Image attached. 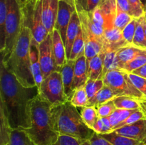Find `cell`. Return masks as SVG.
I'll return each mask as SVG.
<instances>
[{
  "label": "cell",
  "instance_id": "6da1fadb",
  "mask_svg": "<svg viewBox=\"0 0 146 145\" xmlns=\"http://www.w3.org/2000/svg\"><path fill=\"white\" fill-rule=\"evenodd\" d=\"M38 93L36 85L24 87L1 62L0 108L7 115L11 129L21 130L31 127V105Z\"/></svg>",
  "mask_w": 146,
  "mask_h": 145
},
{
  "label": "cell",
  "instance_id": "7a4b0ae2",
  "mask_svg": "<svg viewBox=\"0 0 146 145\" xmlns=\"http://www.w3.org/2000/svg\"><path fill=\"white\" fill-rule=\"evenodd\" d=\"M51 109L52 105L39 93L31 102V125L21 131L35 145H53L59 137L60 134L54 129Z\"/></svg>",
  "mask_w": 146,
  "mask_h": 145
},
{
  "label": "cell",
  "instance_id": "3957f363",
  "mask_svg": "<svg viewBox=\"0 0 146 145\" xmlns=\"http://www.w3.org/2000/svg\"><path fill=\"white\" fill-rule=\"evenodd\" d=\"M31 29L22 25L14 50L7 61H1L24 87L36 86L31 71L30 45L32 39Z\"/></svg>",
  "mask_w": 146,
  "mask_h": 145
},
{
  "label": "cell",
  "instance_id": "277c9868",
  "mask_svg": "<svg viewBox=\"0 0 146 145\" xmlns=\"http://www.w3.org/2000/svg\"><path fill=\"white\" fill-rule=\"evenodd\" d=\"M51 117L54 129L60 135L89 141L96 133L84 122L81 112L70 101L52 107Z\"/></svg>",
  "mask_w": 146,
  "mask_h": 145
},
{
  "label": "cell",
  "instance_id": "5b68a950",
  "mask_svg": "<svg viewBox=\"0 0 146 145\" xmlns=\"http://www.w3.org/2000/svg\"><path fill=\"white\" fill-rule=\"evenodd\" d=\"M7 3L5 46L1 53V61H7L13 51L22 27V15L18 3L16 0H7Z\"/></svg>",
  "mask_w": 146,
  "mask_h": 145
},
{
  "label": "cell",
  "instance_id": "8992f818",
  "mask_svg": "<svg viewBox=\"0 0 146 145\" xmlns=\"http://www.w3.org/2000/svg\"><path fill=\"white\" fill-rule=\"evenodd\" d=\"M41 4L42 0H30L21 8L22 25L31 29L33 38L38 44L44 41L49 34L43 24Z\"/></svg>",
  "mask_w": 146,
  "mask_h": 145
},
{
  "label": "cell",
  "instance_id": "52a82bcc",
  "mask_svg": "<svg viewBox=\"0 0 146 145\" xmlns=\"http://www.w3.org/2000/svg\"><path fill=\"white\" fill-rule=\"evenodd\" d=\"M104 85L112 88L118 96H128L139 100L145 98L135 88L129 78V73L122 69L110 71L104 78Z\"/></svg>",
  "mask_w": 146,
  "mask_h": 145
},
{
  "label": "cell",
  "instance_id": "ba28073f",
  "mask_svg": "<svg viewBox=\"0 0 146 145\" xmlns=\"http://www.w3.org/2000/svg\"><path fill=\"white\" fill-rule=\"evenodd\" d=\"M38 92L52 107L69 101L64 92L61 71H55L44 78L38 88Z\"/></svg>",
  "mask_w": 146,
  "mask_h": 145
},
{
  "label": "cell",
  "instance_id": "9c48e42d",
  "mask_svg": "<svg viewBox=\"0 0 146 145\" xmlns=\"http://www.w3.org/2000/svg\"><path fill=\"white\" fill-rule=\"evenodd\" d=\"M39 61L44 79L55 71H61L56 64L53 51L52 34H49L46 38L38 44Z\"/></svg>",
  "mask_w": 146,
  "mask_h": 145
},
{
  "label": "cell",
  "instance_id": "30bf717a",
  "mask_svg": "<svg viewBox=\"0 0 146 145\" xmlns=\"http://www.w3.org/2000/svg\"><path fill=\"white\" fill-rule=\"evenodd\" d=\"M76 11L79 17L83 36L94 35L97 37H104V28L94 20L92 13L86 11L78 2L76 1Z\"/></svg>",
  "mask_w": 146,
  "mask_h": 145
},
{
  "label": "cell",
  "instance_id": "8fae6325",
  "mask_svg": "<svg viewBox=\"0 0 146 145\" xmlns=\"http://www.w3.org/2000/svg\"><path fill=\"white\" fill-rule=\"evenodd\" d=\"M75 11L76 9L68 3L58 0V9L55 28L58 30L64 44L66 42L67 28L70 23L71 16Z\"/></svg>",
  "mask_w": 146,
  "mask_h": 145
},
{
  "label": "cell",
  "instance_id": "7c38bea8",
  "mask_svg": "<svg viewBox=\"0 0 146 145\" xmlns=\"http://www.w3.org/2000/svg\"><path fill=\"white\" fill-rule=\"evenodd\" d=\"M58 9V0H42L41 16L44 26L49 34L55 28Z\"/></svg>",
  "mask_w": 146,
  "mask_h": 145
},
{
  "label": "cell",
  "instance_id": "4fadbf2b",
  "mask_svg": "<svg viewBox=\"0 0 146 145\" xmlns=\"http://www.w3.org/2000/svg\"><path fill=\"white\" fill-rule=\"evenodd\" d=\"M113 132L139 141L146 145V119H142L132 125L118 128Z\"/></svg>",
  "mask_w": 146,
  "mask_h": 145
},
{
  "label": "cell",
  "instance_id": "5bb4252c",
  "mask_svg": "<svg viewBox=\"0 0 146 145\" xmlns=\"http://www.w3.org/2000/svg\"><path fill=\"white\" fill-rule=\"evenodd\" d=\"M104 21V29H110L114 27V20L117 13L116 0H102L96 7Z\"/></svg>",
  "mask_w": 146,
  "mask_h": 145
},
{
  "label": "cell",
  "instance_id": "9a60e30c",
  "mask_svg": "<svg viewBox=\"0 0 146 145\" xmlns=\"http://www.w3.org/2000/svg\"><path fill=\"white\" fill-rule=\"evenodd\" d=\"M104 39L105 52L108 50H118L129 45L123 38L122 31L115 27L104 30Z\"/></svg>",
  "mask_w": 146,
  "mask_h": 145
},
{
  "label": "cell",
  "instance_id": "2e32d148",
  "mask_svg": "<svg viewBox=\"0 0 146 145\" xmlns=\"http://www.w3.org/2000/svg\"><path fill=\"white\" fill-rule=\"evenodd\" d=\"M74 65L75 61L68 60L61 68V73L64 92L68 100H71L74 92Z\"/></svg>",
  "mask_w": 146,
  "mask_h": 145
},
{
  "label": "cell",
  "instance_id": "e0dca14e",
  "mask_svg": "<svg viewBox=\"0 0 146 145\" xmlns=\"http://www.w3.org/2000/svg\"><path fill=\"white\" fill-rule=\"evenodd\" d=\"M88 80V63L85 53H82L75 61L74 65V88L84 86Z\"/></svg>",
  "mask_w": 146,
  "mask_h": 145
},
{
  "label": "cell",
  "instance_id": "ac0fdd59",
  "mask_svg": "<svg viewBox=\"0 0 146 145\" xmlns=\"http://www.w3.org/2000/svg\"><path fill=\"white\" fill-rule=\"evenodd\" d=\"M30 59H31V71H32L33 76L35 80L36 85L39 88L40 85L44 80V77H43L39 61L38 44L33 37L31 41V45H30Z\"/></svg>",
  "mask_w": 146,
  "mask_h": 145
},
{
  "label": "cell",
  "instance_id": "d6986e66",
  "mask_svg": "<svg viewBox=\"0 0 146 145\" xmlns=\"http://www.w3.org/2000/svg\"><path fill=\"white\" fill-rule=\"evenodd\" d=\"M52 42L56 64L58 68L61 69L64 64L67 62L65 44L63 41L58 30L55 28L52 32Z\"/></svg>",
  "mask_w": 146,
  "mask_h": 145
},
{
  "label": "cell",
  "instance_id": "ffe728a7",
  "mask_svg": "<svg viewBox=\"0 0 146 145\" xmlns=\"http://www.w3.org/2000/svg\"><path fill=\"white\" fill-rule=\"evenodd\" d=\"M80 28H81V22H80L78 14L76 11H75L71 16L70 23L67 28L66 36L65 48L67 61L69 60L73 44L76 38Z\"/></svg>",
  "mask_w": 146,
  "mask_h": 145
},
{
  "label": "cell",
  "instance_id": "44dd1931",
  "mask_svg": "<svg viewBox=\"0 0 146 145\" xmlns=\"http://www.w3.org/2000/svg\"><path fill=\"white\" fill-rule=\"evenodd\" d=\"M85 43L84 53L88 62L91 58L104 51V37H97L95 36H88L84 37Z\"/></svg>",
  "mask_w": 146,
  "mask_h": 145
},
{
  "label": "cell",
  "instance_id": "7402d4cb",
  "mask_svg": "<svg viewBox=\"0 0 146 145\" xmlns=\"http://www.w3.org/2000/svg\"><path fill=\"white\" fill-rule=\"evenodd\" d=\"M145 51L146 48H141L133 45H128L119 48L116 55V66L118 69H123L127 63Z\"/></svg>",
  "mask_w": 146,
  "mask_h": 145
},
{
  "label": "cell",
  "instance_id": "603a6c76",
  "mask_svg": "<svg viewBox=\"0 0 146 145\" xmlns=\"http://www.w3.org/2000/svg\"><path fill=\"white\" fill-rule=\"evenodd\" d=\"M106 52L102 51L88 62V78L91 80L103 79L104 61Z\"/></svg>",
  "mask_w": 146,
  "mask_h": 145
},
{
  "label": "cell",
  "instance_id": "cb8c5ba5",
  "mask_svg": "<svg viewBox=\"0 0 146 145\" xmlns=\"http://www.w3.org/2000/svg\"><path fill=\"white\" fill-rule=\"evenodd\" d=\"M116 97H118V95L113 90L112 88L108 85H104L102 89L98 91L95 96L88 100V105L86 106H95L96 107H98L108 101L113 100Z\"/></svg>",
  "mask_w": 146,
  "mask_h": 145
},
{
  "label": "cell",
  "instance_id": "d4e9b609",
  "mask_svg": "<svg viewBox=\"0 0 146 145\" xmlns=\"http://www.w3.org/2000/svg\"><path fill=\"white\" fill-rule=\"evenodd\" d=\"M101 136L113 145H145L142 142L137 141L135 139L131 138L126 137V136H121L115 132H111L108 134H101Z\"/></svg>",
  "mask_w": 146,
  "mask_h": 145
},
{
  "label": "cell",
  "instance_id": "484cf974",
  "mask_svg": "<svg viewBox=\"0 0 146 145\" xmlns=\"http://www.w3.org/2000/svg\"><path fill=\"white\" fill-rule=\"evenodd\" d=\"M7 15V0H0V52L2 53L5 46L6 19Z\"/></svg>",
  "mask_w": 146,
  "mask_h": 145
},
{
  "label": "cell",
  "instance_id": "4316f807",
  "mask_svg": "<svg viewBox=\"0 0 146 145\" xmlns=\"http://www.w3.org/2000/svg\"><path fill=\"white\" fill-rule=\"evenodd\" d=\"M0 120H1L0 145H9L10 141V134L12 129L10 127L7 115L1 108H0Z\"/></svg>",
  "mask_w": 146,
  "mask_h": 145
},
{
  "label": "cell",
  "instance_id": "83f0119b",
  "mask_svg": "<svg viewBox=\"0 0 146 145\" xmlns=\"http://www.w3.org/2000/svg\"><path fill=\"white\" fill-rule=\"evenodd\" d=\"M117 109H140L138 100L128 96H118L113 99Z\"/></svg>",
  "mask_w": 146,
  "mask_h": 145
},
{
  "label": "cell",
  "instance_id": "f1b7e54d",
  "mask_svg": "<svg viewBox=\"0 0 146 145\" xmlns=\"http://www.w3.org/2000/svg\"><path fill=\"white\" fill-rule=\"evenodd\" d=\"M80 112L84 122L93 129V127L98 118L97 108L95 106L83 107L81 108Z\"/></svg>",
  "mask_w": 146,
  "mask_h": 145
},
{
  "label": "cell",
  "instance_id": "f546056e",
  "mask_svg": "<svg viewBox=\"0 0 146 145\" xmlns=\"http://www.w3.org/2000/svg\"><path fill=\"white\" fill-rule=\"evenodd\" d=\"M84 48H85V43H84L83 32L81 28L78 31V33L77 34V36L76 38L75 41H74V44H73L69 60L76 61L81 54L84 53Z\"/></svg>",
  "mask_w": 146,
  "mask_h": 145
},
{
  "label": "cell",
  "instance_id": "4dcf8cb0",
  "mask_svg": "<svg viewBox=\"0 0 146 145\" xmlns=\"http://www.w3.org/2000/svg\"><path fill=\"white\" fill-rule=\"evenodd\" d=\"M118 51V50H108L106 51L102 73L103 79L108 71L118 69L116 66V55Z\"/></svg>",
  "mask_w": 146,
  "mask_h": 145
},
{
  "label": "cell",
  "instance_id": "1f68e13d",
  "mask_svg": "<svg viewBox=\"0 0 146 145\" xmlns=\"http://www.w3.org/2000/svg\"><path fill=\"white\" fill-rule=\"evenodd\" d=\"M70 102L74 106L76 107L77 108H81L88 105V98L85 89V85L75 90V92H74Z\"/></svg>",
  "mask_w": 146,
  "mask_h": 145
},
{
  "label": "cell",
  "instance_id": "d6a6232c",
  "mask_svg": "<svg viewBox=\"0 0 146 145\" xmlns=\"http://www.w3.org/2000/svg\"><path fill=\"white\" fill-rule=\"evenodd\" d=\"M9 145H35L23 131L11 129Z\"/></svg>",
  "mask_w": 146,
  "mask_h": 145
},
{
  "label": "cell",
  "instance_id": "836d02e7",
  "mask_svg": "<svg viewBox=\"0 0 146 145\" xmlns=\"http://www.w3.org/2000/svg\"><path fill=\"white\" fill-rule=\"evenodd\" d=\"M137 109H116L115 112L109 116L110 122H111V126L113 128V132L117 126L119 125L121 122L126 119L133 112H135Z\"/></svg>",
  "mask_w": 146,
  "mask_h": 145
},
{
  "label": "cell",
  "instance_id": "e575fe53",
  "mask_svg": "<svg viewBox=\"0 0 146 145\" xmlns=\"http://www.w3.org/2000/svg\"><path fill=\"white\" fill-rule=\"evenodd\" d=\"M146 64V51L142 53L139 54L136 57L127 63L123 66L122 70H124L128 73H132L135 70L143 66Z\"/></svg>",
  "mask_w": 146,
  "mask_h": 145
},
{
  "label": "cell",
  "instance_id": "d590c367",
  "mask_svg": "<svg viewBox=\"0 0 146 145\" xmlns=\"http://www.w3.org/2000/svg\"><path fill=\"white\" fill-rule=\"evenodd\" d=\"M93 129L99 134H104L113 132V128L110 122L109 117H99L96 122Z\"/></svg>",
  "mask_w": 146,
  "mask_h": 145
},
{
  "label": "cell",
  "instance_id": "8d00e7d4",
  "mask_svg": "<svg viewBox=\"0 0 146 145\" xmlns=\"http://www.w3.org/2000/svg\"><path fill=\"white\" fill-rule=\"evenodd\" d=\"M104 86V82L103 79L91 80L88 78L85 85V89L88 95V100L95 96L98 91L102 89Z\"/></svg>",
  "mask_w": 146,
  "mask_h": 145
},
{
  "label": "cell",
  "instance_id": "74e56055",
  "mask_svg": "<svg viewBox=\"0 0 146 145\" xmlns=\"http://www.w3.org/2000/svg\"><path fill=\"white\" fill-rule=\"evenodd\" d=\"M132 45L141 48H146V36L139 18H138L137 21L136 29Z\"/></svg>",
  "mask_w": 146,
  "mask_h": 145
},
{
  "label": "cell",
  "instance_id": "f35d334b",
  "mask_svg": "<svg viewBox=\"0 0 146 145\" xmlns=\"http://www.w3.org/2000/svg\"><path fill=\"white\" fill-rule=\"evenodd\" d=\"M133 19V17L130 15L128 13L125 11H121V9L117 8V13L115 16V20H114V27L118 28V29L123 30L125 27Z\"/></svg>",
  "mask_w": 146,
  "mask_h": 145
},
{
  "label": "cell",
  "instance_id": "ab89813d",
  "mask_svg": "<svg viewBox=\"0 0 146 145\" xmlns=\"http://www.w3.org/2000/svg\"><path fill=\"white\" fill-rule=\"evenodd\" d=\"M53 145H91L88 140H82L67 135H60L58 140Z\"/></svg>",
  "mask_w": 146,
  "mask_h": 145
},
{
  "label": "cell",
  "instance_id": "60d3db41",
  "mask_svg": "<svg viewBox=\"0 0 146 145\" xmlns=\"http://www.w3.org/2000/svg\"><path fill=\"white\" fill-rule=\"evenodd\" d=\"M137 21H138V18H133V19L122 31L123 38L129 45L133 44V41L135 29H136Z\"/></svg>",
  "mask_w": 146,
  "mask_h": 145
},
{
  "label": "cell",
  "instance_id": "b9f144b4",
  "mask_svg": "<svg viewBox=\"0 0 146 145\" xmlns=\"http://www.w3.org/2000/svg\"><path fill=\"white\" fill-rule=\"evenodd\" d=\"M97 108L98 115L99 117H108L111 116L117 109L114 104L113 100L98 106Z\"/></svg>",
  "mask_w": 146,
  "mask_h": 145
},
{
  "label": "cell",
  "instance_id": "7bdbcfd3",
  "mask_svg": "<svg viewBox=\"0 0 146 145\" xmlns=\"http://www.w3.org/2000/svg\"><path fill=\"white\" fill-rule=\"evenodd\" d=\"M131 9V16L138 18L144 14V6L141 0H128Z\"/></svg>",
  "mask_w": 146,
  "mask_h": 145
},
{
  "label": "cell",
  "instance_id": "ee69618b",
  "mask_svg": "<svg viewBox=\"0 0 146 145\" xmlns=\"http://www.w3.org/2000/svg\"><path fill=\"white\" fill-rule=\"evenodd\" d=\"M145 119L144 115L143 114V112H141V109H137L135 112H133L126 119H125V120L123 121L122 122H121V123L115 127V129H114V130L118 129V128L123 127L124 126L132 125V124H134L135 122H138V121L141 120V119Z\"/></svg>",
  "mask_w": 146,
  "mask_h": 145
},
{
  "label": "cell",
  "instance_id": "f6af8a7d",
  "mask_svg": "<svg viewBox=\"0 0 146 145\" xmlns=\"http://www.w3.org/2000/svg\"><path fill=\"white\" fill-rule=\"evenodd\" d=\"M129 78L135 88L146 98V78H142L133 73H129Z\"/></svg>",
  "mask_w": 146,
  "mask_h": 145
},
{
  "label": "cell",
  "instance_id": "bcb514c9",
  "mask_svg": "<svg viewBox=\"0 0 146 145\" xmlns=\"http://www.w3.org/2000/svg\"><path fill=\"white\" fill-rule=\"evenodd\" d=\"M91 145H113L112 143L103 137L99 134L95 133L89 140Z\"/></svg>",
  "mask_w": 146,
  "mask_h": 145
},
{
  "label": "cell",
  "instance_id": "7dc6e473",
  "mask_svg": "<svg viewBox=\"0 0 146 145\" xmlns=\"http://www.w3.org/2000/svg\"><path fill=\"white\" fill-rule=\"evenodd\" d=\"M117 8L125 11L131 16V9L128 0H116Z\"/></svg>",
  "mask_w": 146,
  "mask_h": 145
},
{
  "label": "cell",
  "instance_id": "c3c4849f",
  "mask_svg": "<svg viewBox=\"0 0 146 145\" xmlns=\"http://www.w3.org/2000/svg\"><path fill=\"white\" fill-rule=\"evenodd\" d=\"M102 1V0H86L84 9L88 12H92Z\"/></svg>",
  "mask_w": 146,
  "mask_h": 145
},
{
  "label": "cell",
  "instance_id": "681fc988",
  "mask_svg": "<svg viewBox=\"0 0 146 145\" xmlns=\"http://www.w3.org/2000/svg\"><path fill=\"white\" fill-rule=\"evenodd\" d=\"M132 73L135 74V75H138V76L140 77H142V78H146V64L144 65L143 66L135 70Z\"/></svg>",
  "mask_w": 146,
  "mask_h": 145
},
{
  "label": "cell",
  "instance_id": "f907efd6",
  "mask_svg": "<svg viewBox=\"0 0 146 145\" xmlns=\"http://www.w3.org/2000/svg\"><path fill=\"white\" fill-rule=\"evenodd\" d=\"M138 103L140 105V109L144 115L145 119H146V98H143L138 100Z\"/></svg>",
  "mask_w": 146,
  "mask_h": 145
},
{
  "label": "cell",
  "instance_id": "816d5d0a",
  "mask_svg": "<svg viewBox=\"0 0 146 145\" xmlns=\"http://www.w3.org/2000/svg\"><path fill=\"white\" fill-rule=\"evenodd\" d=\"M16 1H17V2L19 5L20 8H21V7H24L27 3H29L30 0H16Z\"/></svg>",
  "mask_w": 146,
  "mask_h": 145
},
{
  "label": "cell",
  "instance_id": "f5cc1de1",
  "mask_svg": "<svg viewBox=\"0 0 146 145\" xmlns=\"http://www.w3.org/2000/svg\"><path fill=\"white\" fill-rule=\"evenodd\" d=\"M140 21H141V24H142V26L143 27V29H144V31H145V34L146 36V20L145 19V18L143 17V16L141 17H140L139 18Z\"/></svg>",
  "mask_w": 146,
  "mask_h": 145
},
{
  "label": "cell",
  "instance_id": "db71d44e",
  "mask_svg": "<svg viewBox=\"0 0 146 145\" xmlns=\"http://www.w3.org/2000/svg\"><path fill=\"white\" fill-rule=\"evenodd\" d=\"M86 1V0H76V2H78V4H79L80 5L83 7V8H84V6H85Z\"/></svg>",
  "mask_w": 146,
  "mask_h": 145
},
{
  "label": "cell",
  "instance_id": "11a10c76",
  "mask_svg": "<svg viewBox=\"0 0 146 145\" xmlns=\"http://www.w3.org/2000/svg\"><path fill=\"white\" fill-rule=\"evenodd\" d=\"M141 1H142L143 4V6H145L146 4V0H141Z\"/></svg>",
  "mask_w": 146,
  "mask_h": 145
},
{
  "label": "cell",
  "instance_id": "9f6ffc18",
  "mask_svg": "<svg viewBox=\"0 0 146 145\" xmlns=\"http://www.w3.org/2000/svg\"><path fill=\"white\" fill-rule=\"evenodd\" d=\"M143 17L145 18V19L146 20V11H144V14H143Z\"/></svg>",
  "mask_w": 146,
  "mask_h": 145
},
{
  "label": "cell",
  "instance_id": "6f0895ef",
  "mask_svg": "<svg viewBox=\"0 0 146 145\" xmlns=\"http://www.w3.org/2000/svg\"><path fill=\"white\" fill-rule=\"evenodd\" d=\"M144 11H146V4L144 6Z\"/></svg>",
  "mask_w": 146,
  "mask_h": 145
}]
</instances>
